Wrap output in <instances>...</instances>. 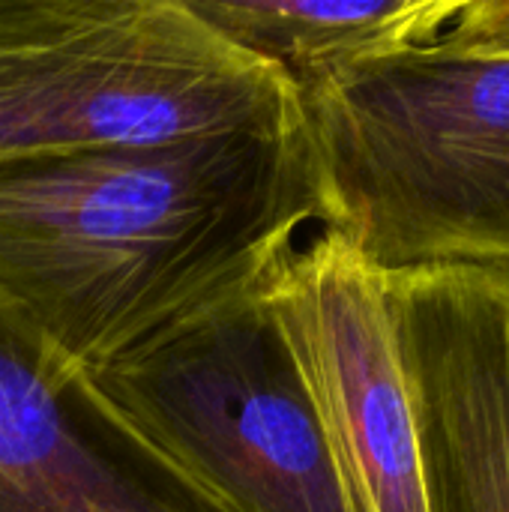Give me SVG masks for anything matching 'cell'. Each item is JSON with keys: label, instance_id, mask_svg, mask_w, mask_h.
Wrapping results in <instances>:
<instances>
[{"label": "cell", "instance_id": "1", "mask_svg": "<svg viewBox=\"0 0 509 512\" xmlns=\"http://www.w3.org/2000/svg\"><path fill=\"white\" fill-rule=\"evenodd\" d=\"M321 222L288 123L0 168V294L90 375L255 291Z\"/></svg>", "mask_w": 509, "mask_h": 512}, {"label": "cell", "instance_id": "2", "mask_svg": "<svg viewBox=\"0 0 509 512\" xmlns=\"http://www.w3.org/2000/svg\"><path fill=\"white\" fill-rule=\"evenodd\" d=\"M321 225L375 276L509 273V54L441 39L300 96Z\"/></svg>", "mask_w": 509, "mask_h": 512}, {"label": "cell", "instance_id": "3", "mask_svg": "<svg viewBox=\"0 0 509 512\" xmlns=\"http://www.w3.org/2000/svg\"><path fill=\"white\" fill-rule=\"evenodd\" d=\"M300 114L186 0H0V168Z\"/></svg>", "mask_w": 509, "mask_h": 512}, {"label": "cell", "instance_id": "4", "mask_svg": "<svg viewBox=\"0 0 509 512\" xmlns=\"http://www.w3.org/2000/svg\"><path fill=\"white\" fill-rule=\"evenodd\" d=\"M93 378L147 441L234 512H351L261 285Z\"/></svg>", "mask_w": 509, "mask_h": 512}, {"label": "cell", "instance_id": "5", "mask_svg": "<svg viewBox=\"0 0 509 512\" xmlns=\"http://www.w3.org/2000/svg\"><path fill=\"white\" fill-rule=\"evenodd\" d=\"M318 408L351 512H429L411 396L381 288L333 231L261 282Z\"/></svg>", "mask_w": 509, "mask_h": 512}, {"label": "cell", "instance_id": "6", "mask_svg": "<svg viewBox=\"0 0 509 512\" xmlns=\"http://www.w3.org/2000/svg\"><path fill=\"white\" fill-rule=\"evenodd\" d=\"M0 512H234L0 294Z\"/></svg>", "mask_w": 509, "mask_h": 512}, {"label": "cell", "instance_id": "7", "mask_svg": "<svg viewBox=\"0 0 509 512\" xmlns=\"http://www.w3.org/2000/svg\"><path fill=\"white\" fill-rule=\"evenodd\" d=\"M429 512H509V273L381 276Z\"/></svg>", "mask_w": 509, "mask_h": 512}, {"label": "cell", "instance_id": "8", "mask_svg": "<svg viewBox=\"0 0 509 512\" xmlns=\"http://www.w3.org/2000/svg\"><path fill=\"white\" fill-rule=\"evenodd\" d=\"M240 51L273 66L297 96L396 51L435 42L456 21L459 0H186Z\"/></svg>", "mask_w": 509, "mask_h": 512}, {"label": "cell", "instance_id": "9", "mask_svg": "<svg viewBox=\"0 0 509 512\" xmlns=\"http://www.w3.org/2000/svg\"><path fill=\"white\" fill-rule=\"evenodd\" d=\"M438 39L465 51L509 54V0H468Z\"/></svg>", "mask_w": 509, "mask_h": 512}]
</instances>
